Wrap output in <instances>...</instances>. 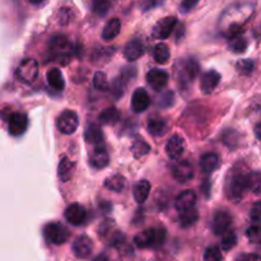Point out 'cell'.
Wrapping results in <instances>:
<instances>
[{
	"label": "cell",
	"instance_id": "6da1fadb",
	"mask_svg": "<svg viewBox=\"0 0 261 261\" xmlns=\"http://www.w3.org/2000/svg\"><path fill=\"white\" fill-rule=\"evenodd\" d=\"M165 240L166 229L160 227V228H149L140 232L134 237V244L139 249H157L162 246Z\"/></svg>",
	"mask_w": 261,
	"mask_h": 261
},
{
	"label": "cell",
	"instance_id": "7a4b0ae2",
	"mask_svg": "<svg viewBox=\"0 0 261 261\" xmlns=\"http://www.w3.org/2000/svg\"><path fill=\"white\" fill-rule=\"evenodd\" d=\"M247 190V176L245 173L233 171L232 175H229L226 185V194L228 199L237 203L245 196Z\"/></svg>",
	"mask_w": 261,
	"mask_h": 261
},
{
	"label": "cell",
	"instance_id": "3957f363",
	"mask_svg": "<svg viewBox=\"0 0 261 261\" xmlns=\"http://www.w3.org/2000/svg\"><path fill=\"white\" fill-rule=\"evenodd\" d=\"M43 236L50 244L53 245H63L68 241L69 231L61 223H53L46 224L43 228Z\"/></svg>",
	"mask_w": 261,
	"mask_h": 261
},
{
	"label": "cell",
	"instance_id": "277c9868",
	"mask_svg": "<svg viewBox=\"0 0 261 261\" xmlns=\"http://www.w3.org/2000/svg\"><path fill=\"white\" fill-rule=\"evenodd\" d=\"M38 75V64L35 59H24L17 68V76L23 83H33Z\"/></svg>",
	"mask_w": 261,
	"mask_h": 261
},
{
	"label": "cell",
	"instance_id": "5b68a950",
	"mask_svg": "<svg viewBox=\"0 0 261 261\" xmlns=\"http://www.w3.org/2000/svg\"><path fill=\"white\" fill-rule=\"evenodd\" d=\"M199 73V64L194 59H186L181 61L180 69H177V78L180 84H190Z\"/></svg>",
	"mask_w": 261,
	"mask_h": 261
},
{
	"label": "cell",
	"instance_id": "8992f818",
	"mask_svg": "<svg viewBox=\"0 0 261 261\" xmlns=\"http://www.w3.org/2000/svg\"><path fill=\"white\" fill-rule=\"evenodd\" d=\"M177 24V19L176 17H165L161 20H158L154 24L152 30V37L157 38V40H166L170 37L172 33L173 28Z\"/></svg>",
	"mask_w": 261,
	"mask_h": 261
},
{
	"label": "cell",
	"instance_id": "52a82bcc",
	"mask_svg": "<svg viewBox=\"0 0 261 261\" xmlns=\"http://www.w3.org/2000/svg\"><path fill=\"white\" fill-rule=\"evenodd\" d=\"M79 125L78 115L74 111L66 110L61 112L60 116L58 117V127L63 134H73Z\"/></svg>",
	"mask_w": 261,
	"mask_h": 261
},
{
	"label": "cell",
	"instance_id": "ba28073f",
	"mask_svg": "<svg viewBox=\"0 0 261 261\" xmlns=\"http://www.w3.org/2000/svg\"><path fill=\"white\" fill-rule=\"evenodd\" d=\"M232 224V216L226 211H217L212 221V229L214 234L221 236L226 233Z\"/></svg>",
	"mask_w": 261,
	"mask_h": 261
},
{
	"label": "cell",
	"instance_id": "9c48e42d",
	"mask_svg": "<svg viewBox=\"0 0 261 261\" xmlns=\"http://www.w3.org/2000/svg\"><path fill=\"white\" fill-rule=\"evenodd\" d=\"M71 249H73L74 255L78 259H88L91 256L92 251H93V242H92V240L88 236H79L74 241Z\"/></svg>",
	"mask_w": 261,
	"mask_h": 261
},
{
	"label": "cell",
	"instance_id": "30bf717a",
	"mask_svg": "<svg viewBox=\"0 0 261 261\" xmlns=\"http://www.w3.org/2000/svg\"><path fill=\"white\" fill-rule=\"evenodd\" d=\"M172 176L177 182L186 184L194 177V168L193 165L188 161H182V162L176 163L172 167Z\"/></svg>",
	"mask_w": 261,
	"mask_h": 261
},
{
	"label": "cell",
	"instance_id": "8fae6325",
	"mask_svg": "<svg viewBox=\"0 0 261 261\" xmlns=\"http://www.w3.org/2000/svg\"><path fill=\"white\" fill-rule=\"evenodd\" d=\"M110 163L109 152L103 145H97L91 153H89V165L97 170H102Z\"/></svg>",
	"mask_w": 261,
	"mask_h": 261
},
{
	"label": "cell",
	"instance_id": "7c38bea8",
	"mask_svg": "<svg viewBox=\"0 0 261 261\" xmlns=\"http://www.w3.org/2000/svg\"><path fill=\"white\" fill-rule=\"evenodd\" d=\"M150 105V97L147 93L144 88H138L135 89V92L133 93L132 97V109L133 111L140 114V112H144L145 110L149 107Z\"/></svg>",
	"mask_w": 261,
	"mask_h": 261
},
{
	"label": "cell",
	"instance_id": "4fadbf2b",
	"mask_svg": "<svg viewBox=\"0 0 261 261\" xmlns=\"http://www.w3.org/2000/svg\"><path fill=\"white\" fill-rule=\"evenodd\" d=\"M147 82L155 92L162 91L168 83V74L161 69H152L147 74Z\"/></svg>",
	"mask_w": 261,
	"mask_h": 261
},
{
	"label": "cell",
	"instance_id": "5bb4252c",
	"mask_svg": "<svg viewBox=\"0 0 261 261\" xmlns=\"http://www.w3.org/2000/svg\"><path fill=\"white\" fill-rule=\"evenodd\" d=\"M87 218V212L79 204H71L65 211V219L73 226H81Z\"/></svg>",
	"mask_w": 261,
	"mask_h": 261
},
{
	"label": "cell",
	"instance_id": "9a60e30c",
	"mask_svg": "<svg viewBox=\"0 0 261 261\" xmlns=\"http://www.w3.org/2000/svg\"><path fill=\"white\" fill-rule=\"evenodd\" d=\"M145 51V46L140 38H133L130 42L126 43L124 48V56L126 60L135 61L142 58Z\"/></svg>",
	"mask_w": 261,
	"mask_h": 261
},
{
	"label": "cell",
	"instance_id": "2e32d148",
	"mask_svg": "<svg viewBox=\"0 0 261 261\" xmlns=\"http://www.w3.org/2000/svg\"><path fill=\"white\" fill-rule=\"evenodd\" d=\"M185 150V142L180 135H172L166 144V154L171 160H177Z\"/></svg>",
	"mask_w": 261,
	"mask_h": 261
},
{
	"label": "cell",
	"instance_id": "e0dca14e",
	"mask_svg": "<svg viewBox=\"0 0 261 261\" xmlns=\"http://www.w3.org/2000/svg\"><path fill=\"white\" fill-rule=\"evenodd\" d=\"M196 194L195 191L193 190H185L177 196L175 201V208L176 211L180 213V212L188 211V209H191L195 206L196 204Z\"/></svg>",
	"mask_w": 261,
	"mask_h": 261
},
{
	"label": "cell",
	"instance_id": "ac0fdd59",
	"mask_svg": "<svg viewBox=\"0 0 261 261\" xmlns=\"http://www.w3.org/2000/svg\"><path fill=\"white\" fill-rule=\"evenodd\" d=\"M221 82V74L216 70H209L201 76L200 82V89L203 93L209 94L217 88V86Z\"/></svg>",
	"mask_w": 261,
	"mask_h": 261
},
{
	"label": "cell",
	"instance_id": "d6986e66",
	"mask_svg": "<svg viewBox=\"0 0 261 261\" xmlns=\"http://www.w3.org/2000/svg\"><path fill=\"white\" fill-rule=\"evenodd\" d=\"M28 120L24 114H13L9 119V133L12 135H22L27 130Z\"/></svg>",
	"mask_w": 261,
	"mask_h": 261
},
{
	"label": "cell",
	"instance_id": "ffe728a7",
	"mask_svg": "<svg viewBox=\"0 0 261 261\" xmlns=\"http://www.w3.org/2000/svg\"><path fill=\"white\" fill-rule=\"evenodd\" d=\"M50 50L58 56H65L68 55L69 51L71 50L70 42H69L68 37L64 35H58L55 37L51 38L50 41Z\"/></svg>",
	"mask_w": 261,
	"mask_h": 261
},
{
	"label": "cell",
	"instance_id": "44dd1931",
	"mask_svg": "<svg viewBox=\"0 0 261 261\" xmlns=\"http://www.w3.org/2000/svg\"><path fill=\"white\" fill-rule=\"evenodd\" d=\"M84 138H86V142L88 144L93 145H102L103 144V133H102L101 127L98 126L94 122H89L86 127V132H84Z\"/></svg>",
	"mask_w": 261,
	"mask_h": 261
},
{
	"label": "cell",
	"instance_id": "7402d4cb",
	"mask_svg": "<svg viewBox=\"0 0 261 261\" xmlns=\"http://www.w3.org/2000/svg\"><path fill=\"white\" fill-rule=\"evenodd\" d=\"M150 193V182L148 180H140L139 182L135 184L133 189L134 199L138 204H143L148 199Z\"/></svg>",
	"mask_w": 261,
	"mask_h": 261
},
{
	"label": "cell",
	"instance_id": "603a6c76",
	"mask_svg": "<svg viewBox=\"0 0 261 261\" xmlns=\"http://www.w3.org/2000/svg\"><path fill=\"white\" fill-rule=\"evenodd\" d=\"M121 31V20L119 18H112L105 25L102 31V38L105 41H112Z\"/></svg>",
	"mask_w": 261,
	"mask_h": 261
},
{
	"label": "cell",
	"instance_id": "cb8c5ba5",
	"mask_svg": "<svg viewBox=\"0 0 261 261\" xmlns=\"http://www.w3.org/2000/svg\"><path fill=\"white\" fill-rule=\"evenodd\" d=\"M74 168H75V166H74V163L69 158H63L60 161L58 167V176L61 182H68V181H70V178L73 177Z\"/></svg>",
	"mask_w": 261,
	"mask_h": 261
},
{
	"label": "cell",
	"instance_id": "d4e9b609",
	"mask_svg": "<svg viewBox=\"0 0 261 261\" xmlns=\"http://www.w3.org/2000/svg\"><path fill=\"white\" fill-rule=\"evenodd\" d=\"M219 166V157L216 153H205L200 158V168L203 172L212 173Z\"/></svg>",
	"mask_w": 261,
	"mask_h": 261
},
{
	"label": "cell",
	"instance_id": "484cf974",
	"mask_svg": "<svg viewBox=\"0 0 261 261\" xmlns=\"http://www.w3.org/2000/svg\"><path fill=\"white\" fill-rule=\"evenodd\" d=\"M47 83L55 91H63L64 87H65V82H64L63 74L58 68H53L48 70Z\"/></svg>",
	"mask_w": 261,
	"mask_h": 261
},
{
	"label": "cell",
	"instance_id": "4316f807",
	"mask_svg": "<svg viewBox=\"0 0 261 261\" xmlns=\"http://www.w3.org/2000/svg\"><path fill=\"white\" fill-rule=\"evenodd\" d=\"M147 127L149 134H152L153 137H162L167 133L168 125L163 119H150Z\"/></svg>",
	"mask_w": 261,
	"mask_h": 261
},
{
	"label": "cell",
	"instance_id": "83f0119b",
	"mask_svg": "<svg viewBox=\"0 0 261 261\" xmlns=\"http://www.w3.org/2000/svg\"><path fill=\"white\" fill-rule=\"evenodd\" d=\"M119 119H120V112L119 110L115 109V107L105 109L98 116V121L103 125H114L119 121Z\"/></svg>",
	"mask_w": 261,
	"mask_h": 261
},
{
	"label": "cell",
	"instance_id": "f1b7e54d",
	"mask_svg": "<svg viewBox=\"0 0 261 261\" xmlns=\"http://www.w3.org/2000/svg\"><path fill=\"white\" fill-rule=\"evenodd\" d=\"M199 219V213L195 209V206L188 211L180 212V224L184 228H189V227L194 226V224L198 222Z\"/></svg>",
	"mask_w": 261,
	"mask_h": 261
},
{
	"label": "cell",
	"instance_id": "f546056e",
	"mask_svg": "<svg viewBox=\"0 0 261 261\" xmlns=\"http://www.w3.org/2000/svg\"><path fill=\"white\" fill-rule=\"evenodd\" d=\"M171 58V51L166 43H158L153 48V59L158 64H166Z\"/></svg>",
	"mask_w": 261,
	"mask_h": 261
},
{
	"label": "cell",
	"instance_id": "4dcf8cb0",
	"mask_svg": "<svg viewBox=\"0 0 261 261\" xmlns=\"http://www.w3.org/2000/svg\"><path fill=\"white\" fill-rule=\"evenodd\" d=\"M228 47L232 53L234 54H241L245 53L247 48V41L246 38L242 37L241 35H234L232 37H229V43H228Z\"/></svg>",
	"mask_w": 261,
	"mask_h": 261
},
{
	"label": "cell",
	"instance_id": "1f68e13d",
	"mask_svg": "<svg viewBox=\"0 0 261 261\" xmlns=\"http://www.w3.org/2000/svg\"><path fill=\"white\" fill-rule=\"evenodd\" d=\"M105 186H106L109 190L115 191V193H120V191H122V189H124L125 186L124 176L114 175L111 176V177L106 178V181H105Z\"/></svg>",
	"mask_w": 261,
	"mask_h": 261
},
{
	"label": "cell",
	"instance_id": "d6a6232c",
	"mask_svg": "<svg viewBox=\"0 0 261 261\" xmlns=\"http://www.w3.org/2000/svg\"><path fill=\"white\" fill-rule=\"evenodd\" d=\"M149 150H150L149 144L143 139H137L132 145V152L135 158L144 157V155H147L148 153H149Z\"/></svg>",
	"mask_w": 261,
	"mask_h": 261
},
{
	"label": "cell",
	"instance_id": "836d02e7",
	"mask_svg": "<svg viewBox=\"0 0 261 261\" xmlns=\"http://www.w3.org/2000/svg\"><path fill=\"white\" fill-rule=\"evenodd\" d=\"M110 8H111L110 0H93L92 2V10L94 14L99 15V17H105L109 13Z\"/></svg>",
	"mask_w": 261,
	"mask_h": 261
},
{
	"label": "cell",
	"instance_id": "e575fe53",
	"mask_svg": "<svg viewBox=\"0 0 261 261\" xmlns=\"http://www.w3.org/2000/svg\"><path fill=\"white\" fill-rule=\"evenodd\" d=\"M260 186H261V177L260 172H251L247 176V189L254 191V194L259 195L260 193Z\"/></svg>",
	"mask_w": 261,
	"mask_h": 261
},
{
	"label": "cell",
	"instance_id": "d590c367",
	"mask_svg": "<svg viewBox=\"0 0 261 261\" xmlns=\"http://www.w3.org/2000/svg\"><path fill=\"white\" fill-rule=\"evenodd\" d=\"M93 86L98 91H109L110 84L109 81H107L106 74L102 73V71H97L93 76Z\"/></svg>",
	"mask_w": 261,
	"mask_h": 261
},
{
	"label": "cell",
	"instance_id": "8d00e7d4",
	"mask_svg": "<svg viewBox=\"0 0 261 261\" xmlns=\"http://www.w3.org/2000/svg\"><path fill=\"white\" fill-rule=\"evenodd\" d=\"M223 239H222L221 246L224 251H229V250L233 249L234 246L237 245V236L234 232H228L227 231L226 233H223Z\"/></svg>",
	"mask_w": 261,
	"mask_h": 261
},
{
	"label": "cell",
	"instance_id": "74e56055",
	"mask_svg": "<svg viewBox=\"0 0 261 261\" xmlns=\"http://www.w3.org/2000/svg\"><path fill=\"white\" fill-rule=\"evenodd\" d=\"M254 61L249 60V59H242V60H239L236 64V69L240 74L242 75H249V74L252 73L254 70Z\"/></svg>",
	"mask_w": 261,
	"mask_h": 261
},
{
	"label": "cell",
	"instance_id": "f35d334b",
	"mask_svg": "<svg viewBox=\"0 0 261 261\" xmlns=\"http://www.w3.org/2000/svg\"><path fill=\"white\" fill-rule=\"evenodd\" d=\"M223 256H222L221 249L217 246L208 247L204 252V261H222Z\"/></svg>",
	"mask_w": 261,
	"mask_h": 261
},
{
	"label": "cell",
	"instance_id": "ab89813d",
	"mask_svg": "<svg viewBox=\"0 0 261 261\" xmlns=\"http://www.w3.org/2000/svg\"><path fill=\"white\" fill-rule=\"evenodd\" d=\"M246 236H247V239H249L251 242H255V244H256V242H259V240H260V228H259V226L256 224V226L250 227V228L246 231Z\"/></svg>",
	"mask_w": 261,
	"mask_h": 261
},
{
	"label": "cell",
	"instance_id": "60d3db41",
	"mask_svg": "<svg viewBox=\"0 0 261 261\" xmlns=\"http://www.w3.org/2000/svg\"><path fill=\"white\" fill-rule=\"evenodd\" d=\"M163 3H165V0H144L142 4V9L144 10V12H147V10H152L154 9V8L161 7Z\"/></svg>",
	"mask_w": 261,
	"mask_h": 261
},
{
	"label": "cell",
	"instance_id": "b9f144b4",
	"mask_svg": "<svg viewBox=\"0 0 261 261\" xmlns=\"http://www.w3.org/2000/svg\"><path fill=\"white\" fill-rule=\"evenodd\" d=\"M172 103H173L172 92H166V93L161 97L160 102H158V105H160L161 107H170V106H172Z\"/></svg>",
	"mask_w": 261,
	"mask_h": 261
},
{
	"label": "cell",
	"instance_id": "7bdbcfd3",
	"mask_svg": "<svg viewBox=\"0 0 261 261\" xmlns=\"http://www.w3.org/2000/svg\"><path fill=\"white\" fill-rule=\"evenodd\" d=\"M198 3H199V0H182V3H181V5H180L181 12L182 13L190 12V10L193 9V8L198 4Z\"/></svg>",
	"mask_w": 261,
	"mask_h": 261
},
{
	"label": "cell",
	"instance_id": "ee69618b",
	"mask_svg": "<svg viewBox=\"0 0 261 261\" xmlns=\"http://www.w3.org/2000/svg\"><path fill=\"white\" fill-rule=\"evenodd\" d=\"M236 261H260V256L257 254H241Z\"/></svg>",
	"mask_w": 261,
	"mask_h": 261
},
{
	"label": "cell",
	"instance_id": "f6af8a7d",
	"mask_svg": "<svg viewBox=\"0 0 261 261\" xmlns=\"http://www.w3.org/2000/svg\"><path fill=\"white\" fill-rule=\"evenodd\" d=\"M259 206H260L259 203L255 204V206L252 208V211H251V214H250V216H251V219L256 224L259 223V221H260V208H259Z\"/></svg>",
	"mask_w": 261,
	"mask_h": 261
},
{
	"label": "cell",
	"instance_id": "bcb514c9",
	"mask_svg": "<svg viewBox=\"0 0 261 261\" xmlns=\"http://www.w3.org/2000/svg\"><path fill=\"white\" fill-rule=\"evenodd\" d=\"M92 261H110V259L106 256V255L102 254V255H98V256H97V257H94V259L92 260Z\"/></svg>",
	"mask_w": 261,
	"mask_h": 261
},
{
	"label": "cell",
	"instance_id": "7dc6e473",
	"mask_svg": "<svg viewBox=\"0 0 261 261\" xmlns=\"http://www.w3.org/2000/svg\"><path fill=\"white\" fill-rule=\"evenodd\" d=\"M255 133H256L257 139H260V124L256 125V129H255Z\"/></svg>",
	"mask_w": 261,
	"mask_h": 261
},
{
	"label": "cell",
	"instance_id": "c3c4849f",
	"mask_svg": "<svg viewBox=\"0 0 261 261\" xmlns=\"http://www.w3.org/2000/svg\"><path fill=\"white\" fill-rule=\"evenodd\" d=\"M30 3H32V4H41V3L43 2V0H28Z\"/></svg>",
	"mask_w": 261,
	"mask_h": 261
}]
</instances>
